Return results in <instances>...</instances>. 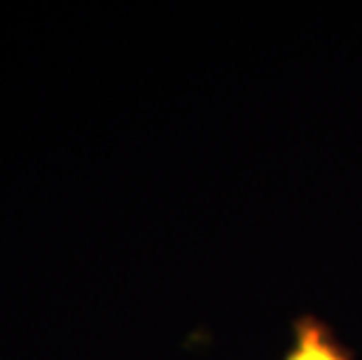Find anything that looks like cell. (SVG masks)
<instances>
[{
  "label": "cell",
  "mask_w": 362,
  "mask_h": 360,
  "mask_svg": "<svg viewBox=\"0 0 362 360\" xmlns=\"http://www.w3.org/2000/svg\"><path fill=\"white\" fill-rule=\"evenodd\" d=\"M285 360H351V356L325 325L313 318H302L295 325V339Z\"/></svg>",
  "instance_id": "1"
}]
</instances>
